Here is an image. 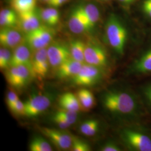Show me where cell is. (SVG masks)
I'll list each match as a JSON object with an SVG mask.
<instances>
[{"label": "cell", "mask_w": 151, "mask_h": 151, "mask_svg": "<svg viewBox=\"0 0 151 151\" xmlns=\"http://www.w3.org/2000/svg\"><path fill=\"white\" fill-rule=\"evenodd\" d=\"M52 119L53 122L58 125L60 129H65L70 127V124H69L68 122H67L65 119L62 118L59 116L57 115L54 114V115L52 117Z\"/></svg>", "instance_id": "cell-31"}, {"label": "cell", "mask_w": 151, "mask_h": 151, "mask_svg": "<svg viewBox=\"0 0 151 151\" xmlns=\"http://www.w3.org/2000/svg\"><path fill=\"white\" fill-rule=\"evenodd\" d=\"M104 1H108V0H104Z\"/></svg>", "instance_id": "cell-41"}, {"label": "cell", "mask_w": 151, "mask_h": 151, "mask_svg": "<svg viewBox=\"0 0 151 151\" xmlns=\"http://www.w3.org/2000/svg\"><path fill=\"white\" fill-rule=\"evenodd\" d=\"M39 15H40V19L47 25L50 26V27L54 26V22H53L52 18L50 16L49 12L48 11L47 8V9H42L39 12Z\"/></svg>", "instance_id": "cell-29"}, {"label": "cell", "mask_w": 151, "mask_h": 151, "mask_svg": "<svg viewBox=\"0 0 151 151\" xmlns=\"http://www.w3.org/2000/svg\"><path fill=\"white\" fill-rule=\"evenodd\" d=\"M119 1L122 2H123V3H130L134 0H119Z\"/></svg>", "instance_id": "cell-39"}, {"label": "cell", "mask_w": 151, "mask_h": 151, "mask_svg": "<svg viewBox=\"0 0 151 151\" xmlns=\"http://www.w3.org/2000/svg\"><path fill=\"white\" fill-rule=\"evenodd\" d=\"M40 15L35 11L20 12L17 14V26L22 32L27 33L37 29L40 25Z\"/></svg>", "instance_id": "cell-13"}, {"label": "cell", "mask_w": 151, "mask_h": 151, "mask_svg": "<svg viewBox=\"0 0 151 151\" xmlns=\"http://www.w3.org/2000/svg\"><path fill=\"white\" fill-rule=\"evenodd\" d=\"M83 63L72 57L66 60L58 67L57 75L59 78L63 79L68 77H73L80 70Z\"/></svg>", "instance_id": "cell-16"}, {"label": "cell", "mask_w": 151, "mask_h": 151, "mask_svg": "<svg viewBox=\"0 0 151 151\" xmlns=\"http://www.w3.org/2000/svg\"><path fill=\"white\" fill-rule=\"evenodd\" d=\"M86 43L81 40H73L70 45V54L72 58L81 63H84Z\"/></svg>", "instance_id": "cell-18"}, {"label": "cell", "mask_w": 151, "mask_h": 151, "mask_svg": "<svg viewBox=\"0 0 151 151\" xmlns=\"http://www.w3.org/2000/svg\"><path fill=\"white\" fill-rule=\"evenodd\" d=\"M32 57L30 48L22 43L15 48L11 57V66L26 65L32 72Z\"/></svg>", "instance_id": "cell-15"}, {"label": "cell", "mask_w": 151, "mask_h": 151, "mask_svg": "<svg viewBox=\"0 0 151 151\" xmlns=\"http://www.w3.org/2000/svg\"><path fill=\"white\" fill-rule=\"evenodd\" d=\"M50 16L52 18V20L54 22V25L57 24L60 21V13L57 10L54 9V7H50V8H47Z\"/></svg>", "instance_id": "cell-33"}, {"label": "cell", "mask_w": 151, "mask_h": 151, "mask_svg": "<svg viewBox=\"0 0 151 151\" xmlns=\"http://www.w3.org/2000/svg\"><path fill=\"white\" fill-rule=\"evenodd\" d=\"M17 24V16H11L0 15V25L1 27H14Z\"/></svg>", "instance_id": "cell-28"}, {"label": "cell", "mask_w": 151, "mask_h": 151, "mask_svg": "<svg viewBox=\"0 0 151 151\" xmlns=\"http://www.w3.org/2000/svg\"><path fill=\"white\" fill-rule=\"evenodd\" d=\"M142 8L146 15L151 18V0H145L143 2Z\"/></svg>", "instance_id": "cell-34"}, {"label": "cell", "mask_w": 151, "mask_h": 151, "mask_svg": "<svg viewBox=\"0 0 151 151\" xmlns=\"http://www.w3.org/2000/svg\"><path fill=\"white\" fill-rule=\"evenodd\" d=\"M19 99L17 96L15 92L13 91H10L8 92L7 95V104L9 108L11 107V106L19 100Z\"/></svg>", "instance_id": "cell-32"}, {"label": "cell", "mask_w": 151, "mask_h": 151, "mask_svg": "<svg viewBox=\"0 0 151 151\" xmlns=\"http://www.w3.org/2000/svg\"><path fill=\"white\" fill-rule=\"evenodd\" d=\"M102 102L108 111L121 115L133 113L137 108L135 99L125 92H108L103 95Z\"/></svg>", "instance_id": "cell-1"}, {"label": "cell", "mask_w": 151, "mask_h": 151, "mask_svg": "<svg viewBox=\"0 0 151 151\" xmlns=\"http://www.w3.org/2000/svg\"><path fill=\"white\" fill-rule=\"evenodd\" d=\"M50 99L43 94H34L24 103V115L27 117H35L42 113L49 107Z\"/></svg>", "instance_id": "cell-6"}, {"label": "cell", "mask_w": 151, "mask_h": 151, "mask_svg": "<svg viewBox=\"0 0 151 151\" xmlns=\"http://www.w3.org/2000/svg\"><path fill=\"white\" fill-rule=\"evenodd\" d=\"M41 132L58 149L67 150L71 148L73 137L65 132L52 128L42 127Z\"/></svg>", "instance_id": "cell-12"}, {"label": "cell", "mask_w": 151, "mask_h": 151, "mask_svg": "<svg viewBox=\"0 0 151 151\" xmlns=\"http://www.w3.org/2000/svg\"><path fill=\"white\" fill-rule=\"evenodd\" d=\"M0 15L11 16V17H17V16L14 10H9V9H4V10H1L0 12Z\"/></svg>", "instance_id": "cell-37"}, {"label": "cell", "mask_w": 151, "mask_h": 151, "mask_svg": "<svg viewBox=\"0 0 151 151\" xmlns=\"http://www.w3.org/2000/svg\"><path fill=\"white\" fill-rule=\"evenodd\" d=\"M82 109L88 111L93 108L95 105V98L91 92L85 88L80 90L77 92Z\"/></svg>", "instance_id": "cell-19"}, {"label": "cell", "mask_w": 151, "mask_h": 151, "mask_svg": "<svg viewBox=\"0 0 151 151\" xmlns=\"http://www.w3.org/2000/svg\"><path fill=\"white\" fill-rule=\"evenodd\" d=\"M36 5L37 0H11V7L17 13L33 10Z\"/></svg>", "instance_id": "cell-20"}, {"label": "cell", "mask_w": 151, "mask_h": 151, "mask_svg": "<svg viewBox=\"0 0 151 151\" xmlns=\"http://www.w3.org/2000/svg\"><path fill=\"white\" fill-rule=\"evenodd\" d=\"M10 109L12 112L19 114V115H24L25 113V105L24 103H22L20 100H17L14 103Z\"/></svg>", "instance_id": "cell-30"}, {"label": "cell", "mask_w": 151, "mask_h": 151, "mask_svg": "<svg viewBox=\"0 0 151 151\" xmlns=\"http://www.w3.org/2000/svg\"><path fill=\"white\" fill-rule=\"evenodd\" d=\"M137 71L141 73L151 72V50L145 54L135 65Z\"/></svg>", "instance_id": "cell-24"}, {"label": "cell", "mask_w": 151, "mask_h": 151, "mask_svg": "<svg viewBox=\"0 0 151 151\" xmlns=\"http://www.w3.org/2000/svg\"><path fill=\"white\" fill-rule=\"evenodd\" d=\"M125 142L132 148L138 151H151V138L142 133L133 130L123 132Z\"/></svg>", "instance_id": "cell-7"}, {"label": "cell", "mask_w": 151, "mask_h": 151, "mask_svg": "<svg viewBox=\"0 0 151 151\" xmlns=\"http://www.w3.org/2000/svg\"><path fill=\"white\" fill-rule=\"evenodd\" d=\"M24 39L20 32L14 27H1L0 30V43L6 48H15L22 44Z\"/></svg>", "instance_id": "cell-14"}, {"label": "cell", "mask_w": 151, "mask_h": 151, "mask_svg": "<svg viewBox=\"0 0 151 151\" xmlns=\"http://www.w3.org/2000/svg\"><path fill=\"white\" fill-rule=\"evenodd\" d=\"M47 48L40 49L35 51L32 57V73L38 79L42 80L47 75L49 70Z\"/></svg>", "instance_id": "cell-9"}, {"label": "cell", "mask_w": 151, "mask_h": 151, "mask_svg": "<svg viewBox=\"0 0 151 151\" xmlns=\"http://www.w3.org/2000/svg\"><path fill=\"white\" fill-rule=\"evenodd\" d=\"M101 68L89 64L83 65L79 72L72 77V82L77 86H92L100 81L102 77Z\"/></svg>", "instance_id": "cell-4"}, {"label": "cell", "mask_w": 151, "mask_h": 151, "mask_svg": "<svg viewBox=\"0 0 151 151\" xmlns=\"http://www.w3.org/2000/svg\"><path fill=\"white\" fill-rule=\"evenodd\" d=\"M145 94L146 97L151 103V85L146 88L145 90Z\"/></svg>", "instance_id": "cell-38"}, {"label": "cell", "mask_w": 151, "mask_h": 151, "mask_svg": "<svg viewBox=\"0 0 151 151\" xmlns=\"http://www.w3.org/2000/svg\"><path fill=\"white\" fill-rule=\"evenodd\" d=\"M59 105L63 109L73 110L77 112L81 109L78 97L70 92H66L60 96Z\"/></svg>", "instance_id": "cell-17"}, {"label": "cell", "mask_w": 151, "mask_h": 151, "mask_svg": "<svg viewBox=\"0 0 151 151\" xmlns=\"http://www.w3.org/2000/svg\"><path fill=\"white\" fill-rule=\"evenodd\" d=\"M68 27L72 32L77 34L92 29L83 12L82 6L76 7L72 11L68 21Z\"/></svg>", "instance_id": "cell-11"}, {"label": "cell", "mask_w": 151, "mask_h": 151, "mask_svg": "<svg viewBox=\"0 0 151 151\" xmlns=\"http://www.w3.org/2000/svg\"><path fill=\"white\" fill-rule=\"evenodd\" d=\"M99 124L96 120L90 119L83 122L80 127L81 133L86 136L91 137L95 135L99 130Z\"/></svg>", "instance_id": "cell-23"}, {"label": "cell", "mask_w": 151, "mask_h": 151, "mask_svg": "<svg viewBox=\"0 0 151 151\" xmlns=\"http://www.w3.org/2000/svg\"><path fill=\"white\" fill-rule=\"evenodd\" d=\"M44 1H46L47 2L49 0H43Z\"/></svg>", "instance_id": "cell-40"}, {"label": "cell", "mask_w": 151, "mask_h": 151, "mask_svg": "<svg viewBox=\"0 0 151 151\" xmlns=\"http://www.w3.org/2000/svg\"><path fill=\"white\" fill-rule=\"evenodd\" d=\"M72 151H89L91 150L89 145L76 137H73L72 145L71 147Z\"/></svg>", "instance_id": "cell-27"}, {"label": "cell", "mask_w": 151, "mask_h": 151, "mask_svg": "<svg viewBox=\"0 0 151 151\" xmlns=\"http://www.w3.org/2000/svg\"><path fill=\"white\" fill-rule=\"evenodd\" d=\"M102 151H120V148L115 144L113 143H109L105 145L101 148Z\"/></svg>", "instance_id": "cell-35"}, {"label": "cell", "mask_w": 151, "mask_h": 151, "mask_svg": "<svg viewBox=\"0 0 151 151\" xmlns=\"http://www.w3.org/2000/svg\"><path fill=\"white\" fill-rule=\"evenodd\" d=\"M82 8L88 21L93 29L99 21L100 17V13L97 7L93 4H88L85 6H82Z\"/></svg>", "instance_id": "cell-21"}, {"label": "cell", "mask_w": 151, "mask_h": 151, "mask_svg": "<svg viewBox=\"0 0 151 151\" xmlns=\"http://www.w3.org/2000/svg\"><path fill=\"white\" fill-rule=\"evenodd\" d=\"M6 78L9 84L15 88L20 89L25 86L32 75L30 70L26 65L11 66L6 70Z\"/></svg>", "instance_id": "cell-5"}, {"label": "cell", "mask_w": 151, "mask_h": 151, "mask_svg": "<svg viewBox=\"0 0 151 151\" xmlns=\"http://www.w3.org/2000/svg\"><path fill=\"white\" fill-rule=\"evenodd\" d=\"M55 114L65 119L67 122L70 125L75 123L77 118V112L73 110L62 109L57 111Z\"/></svg>", "instance_id": "cell-26"}, {"label": "cell", "mask_w": 151, "mask_h": 151, "mask_svg": "<svg viewBox=\"0 0 151 151\" xmlns=\"http://www.w3.org/2000/svg\"><path fill=\"white\" fill-rule=\"evenodd\" d=\"M29 149L31 151H51L52 148L44 138L36 136L32 138L30 142Z\"/></svg>", "instance_id": "cell-22"}, {"label": "cell", "mask_w": 151, "mask_h": 151, "mask_svg": "<svg viewBox=\"0 0 151 151\" xmlns=\"http://www.w3.org/2000/svg\"><path fill=\"white\" fill-rule=\"evenodd\" d=\"M12 54L9 49L2 47L0 49V68L7 70L11 65Z\"/></svg>", "instance_id": "cell-25"}, {"label": "cell", "mask_w": 151, "mask_h": 151, "mask_svg": "<svg viewBox=\"0 0 151 151\" xmlns=\"http://www.w3.org/2000/svg\"><path fill=\"white\" fill-rule=\"evenodd\" d=\"M85 60L87 64L102 68L108 65V56L104 49L100 45L88 43L86 44Z\"/></svg>", "instance_id": "cell-8"}, {"label": "cell", "mask_w": 151, "mask_h": 151, "mask_svg": "<svg viewBox=\"0 0 151 151\" xmlns=\"http://www.w3.org/2000/svg\"><path fill=\"white\" fill-rule=\"evenodd\" d=\"M67 0H49L47 4L52 7H57L63 5Z\"/></svg>", "instance_id": "cell-36"}, {"label": "cell", "mask_w": 151, "mask_h": 151, "mask_svg": "<svg viewBox=\"0 0 151 151\" xmlns=\"http://www.w3.org/2000/svg\"><path fill=\"white\" fill-rule=\"evenodd\" d=\"M47 53L50 65L54 68L72 57L70 47L60 42L52 44L47 49Z\"/></svg>", "instance_id": "cell-10"}, {"label": "cell", "mask_w": 151, "mask_h": 151, "mask_svg": "<svg viewBox=\"0 0 151 151\" xmlns=\"http://www.w3.org/2000/svg\"><path fill=\"white\" fill-rule=\"evenodd\" d=\"M54 34V29L50 26L40 25L37 29L26 33L25 42L30 49L36 51L48 46Z\"/></svg>", "instance_id": "cell-3"}, {"label": "cell", "mask_w": 151, "mask_h": 151, "mask_svg": "<svg viewBox=\"0 0 151 151\" xmlns=\"http://www.w3.org/2000/svg\"><path fill=\"white\" fill-rule=\"evenodd\" d=\"M106 34L111 47L118 54L124 53L127 38V31L122 22L115 16H111L105 26Z\"/></svg>", "instance_id": "cell-2"}]
</instances>
